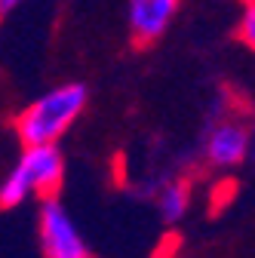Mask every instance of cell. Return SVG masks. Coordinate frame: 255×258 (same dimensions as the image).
Here are the masks:
<instances>
[{
    "mask_svg": "<svg viewBox=\"0 0 255 258\" xmlns=\"http://www.w3.org/2000/svg\"><path fill=\"white\" fill-rule=\"evenodd\" d=\"M181 10V0H126V28L139 46L160 40L172 19Z\"/></svg>",
    "mask_w": 255,
    "mask_h": 258,
    "instance_id": "5b68a950",
    "label": "cell"
},
{
    "mask_svg": "<svg viewBox=\"0 0 255 258\" xmlns=\"http://www.w3.org/2000/svg\"><path fill=\"white\" fill-rule=\"evenodd\" d=\"M249 142H252V129L240 114H218L203 136V157L215 169H234L246 163Z\"/></svg>",
    "mask_w": 255,
    "mask_h": 258,
    "instance_id": "277c9868",
    "label": "cell"
},
{
    "mask_svg": "<svg viewBox=\"0 0 255 258\" xmlns=\"http://www.w3.org/2000/svg\"><path fill=\"white\" fill-rule=\"evenodd\" d=\"M22 4H25V0H0V13H10V10H16Z\"/></svg>",
    "mask_w": 255,
    "mask_h": 258,
    "instance_id": "ba28073f",
    "label": "cell"
},
{
    "mask_svg": "<svg viewBox=\"0 0 255 258\" xmlns=\"http://www.w3.org/2000/svg\"><path fill=\"white\" fill-rule=\"evenodd\" d=\"M246 160H252V166H255V136H252V142H249V157Z\"/></svg>",
    "mask_w": 255,
    "mask_h": 258,
    "instance_id": "9c48e42d",
    "label": "cell"
},
{
    "mask_svg": "<svg viewBox=\"0 0 255 258\" xmlns=\"http://www.w3.org/2000/svg\"><path fill=\"white\" fill-rule=\"evenodd\" d=\"M37 240L43 249V258H92L89 240L77 228L74 215L58 197L40 200L37 212Z\"/></svg>",
    "mask_w": 255,
    "mask_h": 258,
    "instance_id": "3957f363",
    "label": "cell"
},
{
    "mask_svg": "<svg viewBox=\"0 0 255 258\" xmlns=\"http://www.w3.org/2000/svg\"><path fill=\"white\" fill-rule=\"evenodd\" d=\"M237 37L246 49L255 52V0H243V13L237 22Z\"/></svg>",
    "mask_w": 255,
    "mask_h": 258,
    "instance_id": "52a82bcc",
    "label": "cell"
},
{
    "mask_svg": "<svg viewBox=\"0 0 255 258\" xmlns=\"http://www.w3.org/2000/svg\"><path fill=\"white\" fill-rule=\"evenodd\" d=\"M65 181V154L58 145H22V154L0 181V206L16 209L28 200L55 197Z\"/></svg>",
    "mask_w": 255,
    "mask_h": 258,
    "instance_id": "7a4b0ae2",
    "label": "cell"
},
{
    "mask_svg": "<svg viewBox=\"0 0 255 258\" xmlns=\"http://www.w3.org/2000/svg\"><path fill=\"white\" fill-rule=\"evenodd\" d=\"M89 105L86 83H58L40 99H34L16 120L22 145H58V139L80 120Z\"/></svg>",
    "mask_w": 255,
    "mask_h": 258,
    "instance_id": "6da1fadb",
    "label": "cell"
},
{
    "mask_svg": "<svg viewBox=\"0 0 255 258\" xmlns=\"http://www.w3.org/2000/svg\"><path fill=\"white\" fill-rule=\"evenodd\" d=\"M0 19H4V13H0Z\"/></svg>",
    "mask_w": 255,
    "mask_h": 258,
    "instance_id": "30bf717a",
    "label": "cell"
},
{
    "mask_svg": "<svg viewBox=\"0 0 255 258\" xmlns=\"http://www.w3.org/2000/svg\"><path fill=\"white\" fill-rule=\"evenodd\" d=\"M190 206V187L184 181H166L157 190V209H160L163 221H181Z\"/></svg>",
    "mask_w": 255,
    "mask_h": 258,
    "instance_id": "8992f818",
    "label": "cell"
}]
</instances>
